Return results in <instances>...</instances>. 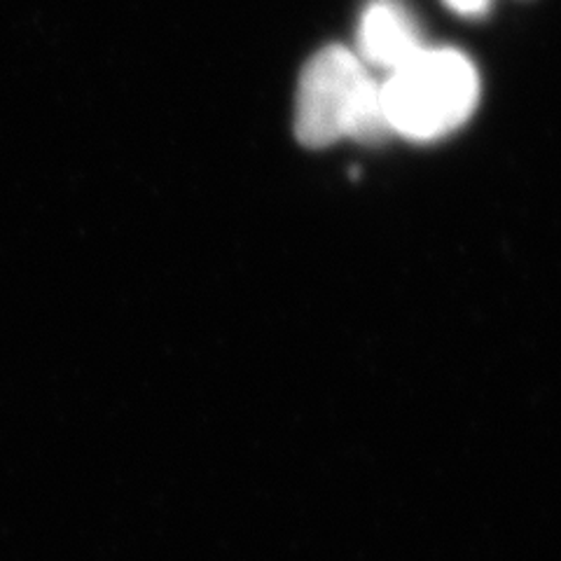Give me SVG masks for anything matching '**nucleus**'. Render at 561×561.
Instances as JSON below:
<instances>
[{"instance_id":"20e7f679","label":"nucleus","mask_w":561,"mask_h":561,"mask_svg":"<svg viewBox=\"0 0 561 561\" xmlns=\"http://www.w3.org/2000/svg\"><path fill=\"white\" fill-rule=\"evenodd\" d=\"M445 5L463 16H478L486 12L489 0H445Z\"/></svg>"},{"instance_id":"f257e3e1","label":"nucleus","mask_w":561,"mask_h":561,"mask_svg":"<svg viewBox=\"0 0 561 561\" xmlns=\"http://www.w3.org/2000/svg\"><path fill=\"white\" fill-rule=\"evenodd\" d=\"M393 134L379 84L360 57L346 47L321 49L305 66L295 105V136L307 148H328L340 138L379 144Z\"/></svg>"},{"instance_id":"f03ea898","label":"nucleus","mask_w":561,"mask_h":561,"mask_svg":"<svg viewBox=\"0 0 561 561\" xmlns=\"http://www.w3.org/2000/svg\"><path fill=\"white\" fill-rule=\"evenodd\" d=\"M379 90L393 134L435 140L459 129L476 111L480 78L461 51L421 47L391 70Z\"/></svg>"},{"instance_id":"7ed1b4c3","label":"nucleus","mask_w":561,"mask_h":561,"mask_svg":"<svg viewBox=\"0 0 561 561\" xmlns=\"http://www.w3.org/2000/svg\"><path fill=\"white\" fill-rule=\"evenodd\" d=\"M360 61L375 64L391 73L424 47L410 12L396 0H375L367 5L358 28Z\"/></svg>"}]
</instances>
